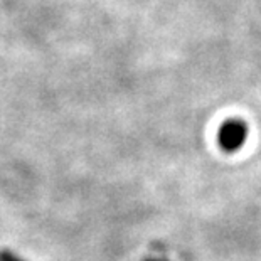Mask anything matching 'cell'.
<instances>
[{"label":"cell","instance_id":"1","mask_svg":"<svg viewBox=\"0 0 261 261\" xmlns=\"http://www.w3.org/2000/svg\"><path fill=\"white\" fill-rule=\"evenodd\" d=\"M249 128L241 118H229L221 123L218 130V143L226 153H234L244 147Z\"/></svg>","mask_w":261,"mask_h":261},{"label":"cell","instance_id":"2","mask_svg":"<svg viewBox=\"0 0 261 261\" xmlns=\"http://www.w3.org/2000/svg\"><path fill=\"white\" fill-rule=\"evenodd\" d=\"M0 261H27V259L19 256V254L12 251V249L4 248V249H0Z\"/></svg>","mask_w":261,"mask_h":261}]
</instances>
